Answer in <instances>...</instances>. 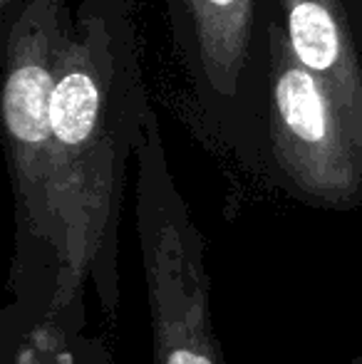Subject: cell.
<instances>
[{
    "instance_id": "6da1fadb",
    "label": "cell",
    "mask_w": 362,
    "mask_h": 364,
    "mask_svg": "<svg viewBox=\"0 0 362 364\" xmlns=\"http://www.w3.org/2000/svg\"><path fill=\"white\" fill-rule=\"evenodd\" d=\"M149 109L132 3L80 0L50 105L63 225L55 307L75 302L92 278L105 310L115 312L127 166Z\"/></svg>"
},
{
    "instance_id": "7a4b0ae2",
    "label": "cell",
    "mask_w": 362,
    "mask_h": 364,
    "mask_svg": "<svg viewBox=\"0 0 362 364\" xmlns=\"http://www.w3.org/2000/svg\"><path fill=\"white\" fill-rule=\"evenodd\" d=\"M171 43L203 127L261 171L278 0H164Z\"/></svg>"
},
{
    "instance_id": "3957f363",
    "label": "cell",
    "mask_w": 362,
    "mask_h": 364,
    "mask_svg": "<svg viewBox=\"0 0 362 364\" xmlns=\"http://www.w3.org/2000/svg\"><path fill=\"white\" fill-rule=\"evenodd\" d=\"M137 233L149 292L154 364H221L208 312L203 238L166 161L154 107L137 149Z\"/></svg>"
},
{
    "instance_id": "277c9868",
    "label": "cell",
    "mask_w": 362,
    "mask_h": 364,
    "mask_svg": "<svg viewBox=\"0 0 362 364\" xmlns=\"http://www.w3.org/2000/svg\"><path fill=\"white\" fill-rule=\"evenodd\" d=\"M75 28L68 0H25L3 48V124L18 216L30 235L58 253L63 225L55 178L50 105L65 45Z\"/></svg>"
},
{
    "instance_id": "5b68a950",
    "label": "cell",
    "mask_w": 362,
    "mask_h": 364,
    "mask_svg": "<svg viewBox=\"0 0 362 364\" xmlns=\"http://www.w3.org/2000/svg\"><path fill=\"white\" fill-rule=\"evenodd\" d=\"M261 171L313 206H362V144L328 87L295 58L280 15L271 25Z\"/></svg>"
},
{
    "instance_id": "8992f818",
    "label": "cell",
    "mask_w": 362,
    "mask_h": 364,
    "mask_svg": "<svg viewBox=\"0 0 362 364\" xmlns=\"http://www.w3.org/2000/svg\"><path fill=\"white\" fill-rule=\"evenodd\" d=\"M295 58L348 117L362 144V45L343 0H278Z\"/></svg>"
},
{
    "instance_id": "52a82bcc",
    "label": "cell",
    "mask_w": 362,
    "mask_h": 364,
    "mask_svg": "<svg viewBox=\"0 0 362 364\" xmlns=\"http://www.w3.org/2000/svg\"><path fill=\"white\" fill-rule=\"evenodd\" d=\"M18 364H75V352L60 332L38 330L18 355Z\"/></svg>"
},
{
    "instance_id": "ba28073f",
    "label": "cell",
    "mask_w": 362,
    "mask_h": 364,
    "mask_svg": "<svg viewBox=\"0 0 362 364\" xmlns=\"http://www.w3.org/2000/svg\"><path fill=\"white\" fill-rule=\"evenodd\" d=\"M25 0H0V38L10 30V25L15 23L18 13L23 10Z\"/></svg>"
},
{
    "instance_id": "9c48e42d",
    "label": "cell",
    "mask_w": 362,
    "mask_h": 364,
    "mask_svg": "<svg viewBox=\"0 0 362 364\" xmlns=\"http://www.w3.org/2000/svg\"><path fill=\"white\" fill-rule=\"evenodd\" d=\"M345 3V10H348L350 20L355 25V33L360 38V45H362V0H343Z\"/></svg>"
}]
</instances>
